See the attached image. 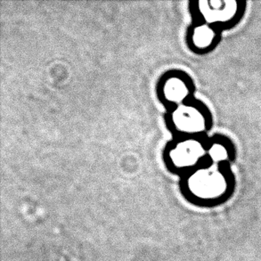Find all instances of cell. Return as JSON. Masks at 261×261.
Wrapping results in <instances>:
<instances>
[{"instance_id": "obj_1", "label": "cell", "mask_w": 261, "mask_h": 261, "mask_svg": "<svg viewBox=\"0 0 261 261\" xmlns=\"http://www.w3.org/2000/svg\"><path fill=\"white\" fill-rule=\"evenodd\" d=\"M191 190L202 198H216L224 194L228 187V176L222 168L215 165L197 170L191 176Z\"/></svg>"}, {"instance_id": "obj_2", "label": "cell", "mask_w": 261, "mask_h": 261, "mask_svg": "<svg viewBox=\"0 0 261 261\" xmlns=\"http://www.w3.org/2000/svg\"><path fill=\"white\" fill-rule=\"evenodd\" d=\"M198 8L208 24L227 23L239 14L240 2L237 0L200 1Z\"/></svg>"}, {"instance_id": "obj_3", "label": "cell", "mask_w": 261, "mask_h": 261, "mask_svg": "<svg viewBox=\"0 0 261 261\" xmlns=\"http://www.w3.org/2000/svg\"><path fill=\"white\" fill-rule=\"evenodd\" d=\"M174 120L179 129L189 133L201 132L207 127L204 113L194 106H182L175 113Z\"/></svg>"}, {"instance_id": "obj_4", "label": "cell", "mask_w": 261, "mask_h": 261, "mask_svg": "<svg viewBox=\"0 0 261 261\" xmlns=\"http://www.w3.org/2000/svg\"><path fill=\"white\" fill-rule=\"evenodd\" d=\"M207 152L201 142L187 140L176 146L172 153L174 163L180 167L193 166Z\"/></svg>"}, {"instance_id": "obj_5", "label": "cell", "mask_w": 261, "mask_h": 261, "mask_svg": "<svg viewBox=\"0 0 261 261\" xmlns=\"http://www.w3.org/2000/svg\"><path fill=\"white\" fill-rule=\"evenodd\" d=\"M216 36L215 30L210 25H200L194 29L193 42L198 48H207L214 42Z\"/></svg>"}, {"instance_id": "obj_6", "label": "cell", "mask_w": 261, "mask_h": 261, "mask_svg": "<svg viewBox=\"0 0 261 261\" xmlns=\"http://www.w3.org/2000/svg\"><path fill=\"white\" fill-rule=\"evenodd\" d=\"M207 154L212 158L215 164L225 163L230 158L228 144L223 141L213 142L207 149Z\"/></svg>"}, {"instance_id": "obj_7", "label": "cell", "mask_w": 261, "mask_h": 261, "mask_svg": "<svg viewBox=\"0 0 261 261\" xmlns=\"http://www.w3.org/2000/svg\"><path fill=\"white\" fill-rule=\"evenodd\" d=\"M166 95L172 101H180L185 98L188 94V88L182 81L172 80L167 85Z\"/></svg>"}]
</instances>
